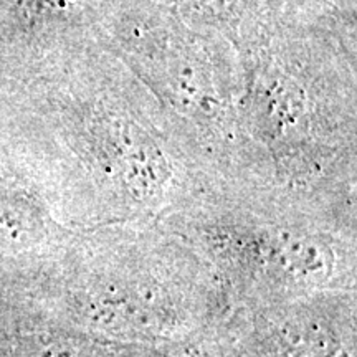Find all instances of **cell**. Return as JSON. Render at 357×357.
Here are the masks:
<instances>
[{
	"label": "cell",
	"instance_id": "1",
	"mask_svg": "<svg viewBox=\"0 0 357 357\" xmlns=\"http://www.w3.org/2000/svg\"><path fill=\"white\" fill-rule=\"evenodd\" d=\"M263 2H265L266 6H270L271 8H280L283 6V0H263Z\"/></svg>",
	"mask_w": 357,
	"mask_h": 357
}]
</instances>
